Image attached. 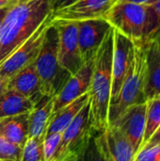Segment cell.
<instances>
[{
	"label": "cell",
	"mask_w": 160,
	"mask_h": 161,
	"mask_svg": "<svg viewBox=\"0 0 160 161\" xmlns=\"http://www.w3.org/2000/svg\"><path fill=\"white\" fill-rule=\"evenodd\" d=\"M61 139V133L46 135L42 142V161H54Z\"/></svg>",
	"instance_id": "cell-25"
},
{
	"label": "cell",
	"mask_w": 160,
	"mask_h": 161,
	"mask_svg": "<svg viewBox=\"0 0 160 161\" xmlns=\"http://www.w3.org/2000/svg\"><path fill=\"white\" fill-rule=\"evenodd\" d=\"M145 74V42H133L131 62L128 72L124 77L118 95L109 105L108 125L129 107L146 102L144 96Z\"/></svg>",
	"instance_id": "cell-4"
},
{
	"label": "cell",
	"mask_w": 160,
	"mask_h": 161,
	"mask_svg": "<svg viewBox=\"0 0 160 161\" xmlns=\"http://www.w3.org/2000/svg\"><path fill=\"white\" fill-rule=\"evenodd\" d=\"M94 58L84 62L81 68L69 77L60 92L54 97L53 112L89 92L94 65Z\"/></svg>",
	"instance_id": "cell-13"
},
{
	"label": "cell",
	"mask_w": 160,
	"mask_h": 161,
	"mask_svg": "<svg viewBox=\"0 0 160 161\" xmlns=\"http://www.w3.org/2000/svg\"><path fill=\"white\" fill-rule=\"evenodd\" d=\"M96 141L108 161H133L136 157L131 143L114 126L97 132Z\"/></svg>",
	"instance_id": "cell-14"
},
{
	"label": "cell",
	"mask_w": 160,
	"mask_h": 161,
	"mask_svg": "<svg viewBox=\"0 0 160 161\" xmlns=\"http://www.w3.org/2000/svg\"><path fill=\"white\" fill-rule=\"evenodd\" d=\"M12 6H13V5H11V6H7V7H4V8H0V27H1V25H2V24H3V22H4V20H5V18H6V16H7L8 10L10 9V8H11Z\"/></svg>",
	"instance_id": "cell-30"
},
{
	"label": "cell",
	"mask_w": 160,
	"mask_h": 161,
	"mask_svg": "<svg viewBox=\"0 0 160 161\" xmlns=\"http://www.w3.org/2000/svg\"><path fill=\"white\" fill-rule=\"evenodd\" d=\"M133 161H160V144L141 150Z\"/></svg>",
	"instance_id": "cell-26"
},
{
	"label": "cell",
	"mask_w": 160,
	"mask_h": 161,
	"mask_svg": "<svg viewBox=\"0 0 160 161\" xmlns=\"http://www.w3.org/2000/svg\"><path fill=\"white\" fill-rule=\"evenodd\" d=\"M146 44V74L144 96L146 101L160 94V42L149 40Z\"/></svg>",
	"instance_id": "cell-16"
},
{
	"label": "cell",
	"mask_w": 160,
	"mask_h": 161,
	"mask_svg": "<svg viewBox=\"0 0 160 161\" xmlns=\"http://www.w3.org/2000/svg\"><path fill=\"white\" fill-rule=\"evenodd\" d=\"M160 125V99L154 98L146 101V120L143 142L141 149L149 141ZM140 149V150H141Z\"/></svg>",
	"instance_id": "cell-22"
},
{
	"label": "cell",
	"mask_w": 160,
	"mask_h": 161,
	"mask_svg": "<svg viewBox=\"0 0 160 161\" xmlns=\"http://www.w3.org/2000/svg\"><path fill=\"white\" fill-rule=\"evenodd\" d=\"M50 23L51 16L0 64V77L8 80L18 72L35 61L41 49L46 28Z\"/></svg>",
	"instance_id": "cell-6"
},
{
	"label": "cell",
	"mask_w": 160,
	"mask_h": 161,
	"mask_svg": "<svg viewBox=\"0 0 160 161\" xmlns=\"http://www.w3.org/2000/svg\"><path fill=\"white\" fill-rule=\"evenodd\" d=\"M157 13V29L153 35V37L150 40H155V41H158L160 42V0H156L153 4H151Z\"/></svg>",
	"instance_id": "cell-27"
},
{
	"label": "cell",
	"mask_w": 160,
	"mask_h": 161,
	"mask_svg": "<svg viewBox=\"0 0 160 161\" xmlns=\"http://www.w3.org/2000/svg\"><path fill=\"white\" fill-rule=\"evenodd\" d=\"M145 120L146 102L129 107L109 125L117 128L128 140L137 155L143 142Z\"/></svg>",
	"instance_id": "cell-10"
},
{
	"label": "cell",
	"mask_w": 160,
	"mask_h": 161,
	"mask_svg": "<svg viewBox=\"0 0 160 161\" xmlns=\"http://www.w3.org/2000/svg\"><path fill=\"white\" fill-rule=\"evenodd\" d=\"M91 131L90 125V104L88 102L61 133V139L54 161H68L73 158Z\"/></svg>",
	"instance_id": "cell-7"
},
{
	"label": "cell",
	"mask_w": 160,
	"mask_h": 161,
	"mask_svg": "<svg viewBox=\"0 0 160 161\" xmlns=\"http://www.w3.org/2000/svg\"><path fill=\"white\" fill-rule=\"evenodd\" d=\"M120 1H126V2H132V3H137V4L151 5V4H153L156 0H120Z\"/></svg>",
	"instance_id": "cell-32"
},
{
	"label": "cell",
	"mask_w": 160,
	"mask_h": 161,
	"mask_svg": "<svg viewBox=\"0 0 160 161\" xmlns=\"http://www.w3.org/2000/svg\"><path fill=\"white\" fill-rule=\"evenodd\" d=\"M22 147L0 138V161H21Z\"/></svg>",
	"instance_id": "cell-24"
},
{
	"label": "cell",
	"mask_w": 160,
	"mask_h": 161,
	"mask_svg": "<svg viewBox=\"0 0 160 161\" xmlns=\"http://www.w3.org/2000/svg\"><path fill=\"white\" fill-rule=\"evenodd\" d=\"M53 108L54 97L46 95L35 105L28 115V137H45Z\"/></svg>",
	"instance_id": "cell-17"
},
{
	"label": "cell",
	"mask_w": 160,
	"mask_h": 161,
	"mask_svg": "<svg viewBox=\"0 0 160 161\" xmlns=\"http://www.w3.org/2000/svg\"><path fill=\"white\" fill-rule=\"evenodd\" d=\"M76 24L80 55L83 62H86L95 57L111 25L104 18L79 21Z\"/></svg>",
	"instance_id": "cell-9"
},
{
	"label": "cell",
	"mask_w": 160,
	"mask_h": 161,
	"mask_svg": "<svg viewBox=\"0 0 160 161\" xmlns=\"http://www.w3.org/2000/svg\"><path fill=\"white\" fill-rule=\"evenodd\" d=\"M160 144V125L158 126V128L156 130V132L152 135V137L149 139V141L145 143V145L141 149V150H144V149H148L151 147H154L156 145ZM140 150V151H141ZM139 151V152H140Z\"/></svg>",
	"instance_id": "cell-28"
},
{
	"label": "cell",
	"mask_w": 160,
	"mask_h": 161,
	"mask_svg": "<svg viewBox=\"0 0 160 161\" xmlns=\"http://www.w3.org/2000/svg\"><path fill=\"white\" fill-rule=\"evenodd\" d=\"M34 107V103L28 98L7 89L0 95V119L29 113Z\"/></svg>",
	"instance_id": "cell-20"
},
{
	"label": "cell",
	"mask_w": 160,
	"mask_h": 161,
	"mask_svg": "<svg viewBox=\"0 0 160 161\" xmlns=\"http://www.w3.org/2000/svg\"><path fill=\"white\" fill-rule=\"evenodd\" d=\"M113 28L111 27L100 45L95 58L89 89L90 125L94 132L108 126V110L112 87Z\"/></svg>",
	"instance_id": "cell-2"
},
{
	"label": "cell",
	"mask_w": 160,
	"mask_h": 161,
	"mask_svg": "<svg viewBox=\"0 0 160 161\" xmlns=\"http://www.w3.org/2000/svg\"><path fill=\"white\" fill-rule=\"evenodd\" d=\"M96 133L91 131L83 145L68 161H108L97 143Z\"/></svg>",
	"instance_id": "cell-21"
},
{
	"label": "cell",
	"mask_w": 160,
	"mask_h": 161,
	"mask_svg": "<svg viewBox=\"0 0 160 161\" xmlns=\"http://www.w3.org/2000/svg\"><path fill=\"white\" fill-rule=\"evenodd\" d=\"M34 66L41 80L42 93L46 96L55 97L71 76L59 62L58 33L52 21L46 28Z\"/></svg>",
	"instance_id": "cell-5"
},
{
	"label": "cell",
	"mask_w": 160,
	"mask_h": 161,
	"mask_svg": "<svg viewBox=\"0 0 160 161\" xmlns=\"http://www.w3.org/2000/svg\"><path fill=\"white\" fill-rule=\"evenodd\" d=\"M88 102L89 93H86L80 96L79 98L75 99L72 103L53 112L45 136L54 133H62L63 130L72 123V121L74 119L77 113Z\"/></svg>",
	"instance_id": "cell-18"
},
{
	"label": "cell",
	"mask_w": 160,
	"mask_h": 161,
	"mask_svg": "<svg viewBox=\"0 0 160 161\" xmlns=\"http://www.w3.org/2000/svg\"><path fill=\"white\" fill-rule=\"evenodd\" d=\"M50 0H25L14 4L0 27V64L47 20Z\"/></svg>",
	"instance_id": "cell-1"
},
{
	"label": "cell",
	"mask_w": 160,
	"mask_h": 161,
	"mask_svg": "<svg viewBox=\"0 0 160 161\" xmlns=\"http://www.w3.org/2000/svg\"><path fill=\"white\" fill-rule=\"evenodd\" d=\"M21 1H25V0H19V2H21Z\"/></svg>",
	"instance_id": "cell-35"
},
{
	"label": "cell",
	"mask_w": 160,
	"mask_h": 161,
	"mask_svg": "<svg viewBox=\"0 0 160 161\" xmlns=\"http://www.w3.org/2000/svg\"><path fill=\"white\" fill-rule=\"evenodd\" d=\"M18 2H19V0H0V8L7 7V6L14 5Z\"/></svg>",
	"instance_id": "cell-31"
},
{
	"label": "cell",
	"mask_w": 160,
	"mask_h": 161,
	"mask_svg": "<svg viewBox=\"0 0 160 161\" xmlns=\"http://www.w3.org/2000/svg\"><path fill=\"white\" fill-rule=\"evenodd\" d=\"M157 98H159V99H160V94H159V96H158V97H157Z\"/></svg>",
	"instance_id": "cell-36"
},
{
	"label": "cell",
	"mask_w": 160,
	"mask_h": 161,
	"mask_svg": "<svg viewBox=\"0 0 160 161\" xmlns=\"http://www.w3.org/2000/svg\"><path fill=\"white\" fill-rule=\"evenodd\" d=\"M7 86H8V79L0 77V95L7 90Z\"/></svg>",
	"instance_id": "cell-33"
},
{
	"label": "cell",
	"mask_w": 160,
	"mask_h": 161,
	"mask_svg": "<svg viewBox=\"0 0 160 161\" xmlns=\"http://www.w3.org/2000/svg\"><path fill=\"white\" fill-rule=\"evenodd\" d=\"M8 90H12L31 100L36 105L43 96L40 77L34 62L18 72L8 80Z\"/></svg>",
	"instance_id": "cell-15"
},
{
	"label": "cell",
	"mask_w": 160,
	"mask_h": 161,
	"mask_svg": "<svg viewBox=\"0 0 160 161\" xmlns=\"http://www.w3.org/2000/svg\"><path fill=\"white\" fill-rule=\"evenodd\" d=\"M44 137H28L22 149L21 161H42V142Z\"/></svg>",
	"instance_id": "cell-23"
},
{
	"label": "cell",
	"mask_w": 160,
	"mask_h": 161,
	"mask_svg": "<svg viewBox=\"0 0 160 161\" xmlns=\"http://www.w3.org/2000/svg\"><path fill=\"white\" fill-rule=\"evenodd\" d=\"M2 137V125H1V120H0V138Z\"/></svg>",
	"instance_id": "cell-34"
},
{
	"label": "cell",
	"mask_w": 160,
	"mask_h": 161,
	"mask_svg": "<svg viewBox=\"0 0 160 161\" xmlns=\"http://www.w3.org/2000/svg\"><path fill=\"white\" fill-rule=\"evenodd\" d=\"M74 1L75 0H50V3H51L52 10L54 12L56 10H58L62 8L69 6L70 4H72Z\"/></svg>",
	"instance_id": "cell-29"
},
{
	"label": "cell",
	"mask_w": 160,
	"mask_h": 161,
	"mask_svg": "<svg viewBox=\"0 0 160 161\" xmlns=\"http://www.w3.org/2000/svg\"><path fill=\"white\" fill-rule=\"evenodd\" d=\"M58 33V59L61 66L70 73L75 74L83 65L81 58L76 22H53Z\"/></svg>",
	"instance_id": "cell-8"
},
{
	"label": "cell",
	"mask_w": 160,
	"mask_h": 161,
	"mask_svg": "<svg viewBox=\"0 0 160 161\" xmlns=\"http://www.w3.org/2000/svg\"><path fill=\"white\" fill-rule=\"evenodd\" d=\"M28 115L25 113L0 119L2 137L23 148L28 138Z\"/></svg>",
	"instance_id": "cell-19"
},
{
	"label": "cell",
	"mask_w": 160,
	"mask_h": 161,
	"mask_svg": "<svg viewBox=\"0 0 160 161\" xmlns=\"http://www.w3.org/2000/svg\"><path fill=\"white\" fill-rule=\"evenodd\" d=\"M104 19L132 42L149 41L157 25V16L152 5L120 0H116Z\"/></svg>",
	"instance_id": "cell-3"
},
{
	"label": "cell",
	"mask_w": 160,
	"mask_h": 161,
	"mask_svg": "<svg viewBox=\"0 0 160 161\" xmlns=\"http://www.w3.org/2000/svg\"><path fill=\"white\" fill-rule=\"evenodd\" d=\"M116 0H75L69 6L52 12V22H79L104 18Z\"/></svg>",
	"instance_id": "cell-11"
},
{
	"label": "cell",
	"mask_w": 160,
	"mask_h": 161,
	"mask_svg": "<svg viewBox=\"0 0 160 161\" xmlns=\"http://www.w3.org/2000/svg\"><path fill=\"white\" fill-rule=\"evenodd\" d=\"M113 28V27H112ZM133 42L113 28V53H112V87L110 103L118 95L124 77L128 72Z\"/></svg>",
	"instance_id": "cell-12"
}]
</instances>
